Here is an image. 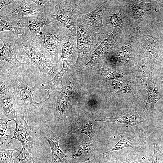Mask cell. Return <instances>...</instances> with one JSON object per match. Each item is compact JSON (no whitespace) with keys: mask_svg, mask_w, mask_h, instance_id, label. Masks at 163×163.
Here are the masks:
<instances>
[{"mask_svg":"<svg viewBox=\"0 0 163 163\" xmlns=\"http://www.w3.org/2000/svg\"><path fill=\"white\" fill-rule=\"evenodd\" d=\"M27 63L21 62L12 69L7 70L11 83V90L15 101L16 113L24 116L27 123H31V117L39 110L50 98L40 102L34 99L33 92L37 88L34 85L30 86L25 81L24 75Z\"/></svg>","mask_w":163,"mask_h":163,"instance_id":"6da1fadb","label":"cell"},{"mask_svg":"<svg viewBox=\"0 0 163 163\" xmlns=\"http://www.w3.org/2000/svg\"><path fill=\"white\" fill-rule=\"evenodd\" d=\"M71 34L60 23L58 25L51 23L42 27L39 34L33 40L48 51L52 62L59 67L62 46Z\"/></svg>","mask_w":163,"mask_h":163,"instance_id":"7a4b0ae2","label":"cell"},{"mask_svg":"<svg viewBox=\"0 0 163 163\" xmlns=\"http://www.w3.org/2000/svg\"><path fill=\"white\" fill-rule=\"evenodd\" d=\"M77 48L78 57L75 65L79 68L90 60L92 54L107 34L101 33L93 27L77 23Z\"/></svg>","mask_w":163,"mask_h":163,"instance_id":"3957f363","label":"cell"},{"mask_svg":"<svg viewBox=\"0 0 163 163\" xmlns=\"http://www.w3.org/2000/svg\"><path fill=\"white\" fill-rule=\"evenodd\" d=\"M22 43L23 51L17 57L24 63L37 67L43 76L48 74L53 78L58 72L59 67L52 62L48 51L33 40L30 43Z\"/></svg>","mask_w":163,"mask_h":163,"instance_id":"277c9868","label":"cell"},{"mask_svg":"<svg viewBox=\"0 0 163 163\" xmlns=\"http://www.w3.org/2000/svg\"><path fill=\"white\" fill-rule=\"evenodd\" d=\"M16 125L13 135L8 140L15 139L20 141L22 148L32 154L39 149L43 145L37 126H30L23 115L16 113L13 120Z\"/></svg>","mask_w":163,"mask_h":163,"instance_id":"5b68a950","label":"cell"},{"mask_svg":"<svg viewBox=\"0 0 163 163\" xmlns=\"http://www.w3.org/2000/svg\"><path fill=\"white\" fill-rule=\"evenodd\" d=\"M0 38L3 43L0 49V72L12 69L20 62L17 56L23 50L20 35L16 36L10 31L0 32Z\"/></svg>","mask_w":163,"mask_h":163,"instance_id":"8992f818","label":"cell"},{"mask_svg":"<svg viewBox=\"0 0 163 163\" xmlns=\"http://www.w3.org/2000/svg\"><path fill=\"white\" fill-rule=\"evenodd\" d=\"M77 36L71 34L64 42L62 48L60 59L63 64L61 69L46 84L44 89L54 90L62 85L64 74L75 66L78 57Z\"/></svg>","mask_w":163,"mask_h":163,"instance_id":"52a82bcc","label":"cell"},{"mask_svg":"<svg viewBox=\"0 0 163 163\" xmlns=\"http://www.w3.org/2000/svg\"><path fill=\"white\" fill-rule=\"evenodd\" d=\"M122 34L120 28L116 27L101 43L94 52L90 60L81 68L91 70L101 64L110 54L116 51L121 44Z\"/></svg>","mask_w":163,"mask_h":163,"instance_id":"ba28073f","label":"cell"},{"mask_svg":"<svg viewBox=\"0 0 163 163\" xmlns=\"http://www.w3.org/2000/svg\"><path fill=\"white\" fill-rule=\"evenodd\" d=\"M52 16L40 14L20 18L18 23L20 25V35L22 39V43L31 42L34 37L39 34L43 27L51 23L58 25L59 22L54 20Z\"/></svg>","mask_w":163,"mask_h":163,"instance_id":"9c48e42d","label":"cell"},{"mask_svg":"<svg viewBox=\"0 0 163 163\" xmlns=\"http://www.w3.org/2000/svg\"><path fill=\"white\" fill-rule=\"evenodd\" d=\"M40 14L47 15L43 8L32 0H14L11 4L2 8L0 11V15L6 16L17 22L23 17Z\"/></svg>","mask_w":163,"mask_h":163,"instance_id":"30bf717a","label":"cell"},{"mask_svg":"<svg viewBox=\"0 0 163 163\" xmlns=\"http://www.w3.org/2000/svg\"><path fill=\"white\" fill-rule=\"evenodd\" d=\"M76 0H62L56 13L52 16L67 28L72 34L76 36L78 17L81 12L78 9Z\"/></svg>","mask_w":163,"mask_h":163,"instance_id":"8fae6325","label":"cell"},{"mask_svg":"<svg viewBox=\"0 0 163 163\" xmlns=\"http://www.w3.org/2000/svg\"><path fill=\"white\" fill-rule=\"evenodd\" d=\"M119 134L121 139L111 151H118L129 147L137 153L144 148L145 144V136L141 129H137L132 127L125 126L120 129Z\"/></svg>","mask_w":163,"mask_h":163,"instance_id":"7c38bea8","label":"cell"},{"mask_svg":"<svg viewBox=\"0 0 163 163\" xmlns=\"http://www.w3.org/2000/svg\"><path fill=\"white\" fill-rule=\"evenodd\" d=\"M62 86L56 96L54 112L53 122L56 125L62 123L66 116L73 89V84L71 82H66Z\"/></svg>","mask_w":163,"mask_h":163,"instance_id":"4fadbf2b","label":"cell"},{"mask_svg":"<svg viewBox=\"0 0 163 163\" xmlns=\"http://www.w3.org/2000/svg\"><path fill=\"white\" fill-rule=\"evenodd\" d=\"M37 127L39 133L46 140L50 146L52 155L51 163H69L66 155L58 144L59 138L66 135V133H55L45 124Z\"/></svg>","mask_w":163,"mask_h":163,"instance_id":"5bb4252c","label":"cell"},{"mask_svg":"<svg viewBox=\"0 0 163 163\" xmlns=\"http://www.w3.org/2000/svg\"><path fill=\"white\" fill-rule=\"evenodd\" d=\"M105 1L103 0L98 6L91 11L86 14L80 15L77 19V23L91 26L101 33L107 34L103 23Z\"/></svg>","mask_w":163,"mask_h":163,"instance_id":"9a60e30c","label":"cell"},{"mask_svg":"<svg viewBox=\"0 0 163 163\" xmlns=\"http://www.w3.org/2000/svg\"><path fill=\"white\" fill-rule=\"evenodd\" d=\"M95 148L93 144L83 141L78 146L64 152L69 163H82L89 160L91 154Z\"/></svg>","mask_w":163,"mask_h":163,"instance_id":"2e32d148","label":"cell"},{"mask_svg":"<svg viewBox=\"0 0 163 163\" xmlns=\"http://www.w3.org/2000/svg\"><path fill=\"white\" fill-rule=\"evenodd\" d=\"M132 104L133 108L130 113H128L125 112L123 113L118 116L97 119L95 121H104L125 124L137 129H141L143 123V119L138 114L136 106L133 102Z\"/></svg>","mask_w":163,"mask_h":163,"instance_id":"e0dca14e","label":"cell"},{"mask_svg":"<svg viewBox=\"0 0 163 163\" xmlns=\"http://www.w3.org/2000/svg\"><path fill=\"white\" fill-rule=\"evenodd\" d=\"M133 50L130 40H127L119 50L109 55L105 59L106 62L113 66H123L131 58Z\"/></svg>","mask_w":163,"mask_h":163,"instance_id":"ac0fdd59","label":"cell"},{"mask_svg":"<svg viewBox=\"0 0 163 163\" xmlns=\"http://www.w3.org/2000/svg\"><path fill=\"white\" fill-rule=\"evenodd\" d=\"M146 90L147 99L141 114L143 116H152L154 113L155 104L163 97V95L158 91L153 78L149 81Z\"/></svg>","mask_w":163,"mask_h":163,"instance_id":"d6986e66","label":"cell"},{"mask_svg":"<svg viewBox=\"0 0 163 163\" xmlns=\"http://www.w3.org/2000/svg\"><path fill=\"white\" fill-rule=\"evenodd\" d=\"M0 107L1 119L11 121L15 118L16 113L15 101L11 89L7 94L0 95Z\"/></svg>","mask_w":163,"mask_h":163,"instance_id":"ffe728a7","label":"cell"},{"mask_svg":"<svg viewBox=\"0 0 163 163\" xmlns=\"http://www.w3.org/2000/svg\"><path fill=\"white\" fill-rule=\"evenodd\" d=\"M95 120L90 118L83 117L72 124L65 132L66 135L76 133H83L93 140L95 138V134L93 126Z\"/></svg>","mask_w":163,"mask_h":163,"instance_id":"44dd1931","label":"cell"},{"mask_svg":"<svg viewBox=\"0 0 163 163\" xmlns=\"http://www.w3.org/2000/svg\"><path fill=\"white\" fill-rule=\"evenodd\" d=\"M159 46L153 30L148 36L142 45L141 50L142 57H148L157 63L160 59Z\"/></svg>","mask_w":163,"mask_h":163,"instance_id":"7402d4cb","label":"cell"},{"mask_svg":"<svg viewBox=\"0 0 163 163\" xmlns=\"http://www.w3.org/2000/svg\"><path fill=\"white\" fill-rule=\"evenodd\" d=\"M136 27H138L139 21L147 11L153 9L157 12L154 3H145L138 0L129 1Z\"/></svg>","mask_w":163,"mask_h":163,"instance_id":"603a6c76","label":"cell"},{"mask_svg":"<svg viewBox=\"0 0 163 163\" xmlns=\"http://www.w3.org/2000/svg\"><path fill=\"white\" fill-rule=\"evenodd\" d=\"M129 82L114 80L108 82V88L112 92L123 96H133L135 94L133 86Z\"/></svg>","mask_w":163,"mask_h":163,"instance_id":"cb8c5ba5","label":"cell"},{"mask_svg":"<svg viewBox=\"0 0 163 163\" xmlns=\"http://www.w3.org/2000/svg\"><path fill=\"white\" fill-rule=\"evenodd\" d=\"M21 30L20 25L18 22L8 17L0 15V32L10 31L18 36Z\"/></svg>","mask_w":163,"mask_h":163,"instance_id":"d4e9b609","label":"cell"},{"mask_svg":"<svg viewBox=\"0 0 163 163\" xmlns=\"http://www.w3.org/2000/svg\"><path fill=\"white\" fill-rule=\"evenodd\" d=\"M13 156L14 163H32L34 160L32 155L22 148L15 149Z\"/></svg>","mask_w":163,"mask_h":163,"instance_id":"484cf974","label":"cell"},{"mask_svg":"<svg viewBox=\"0 0 163 163\" xmlns=\"http://www.w3.org/2000/svg\"><path fill=\"white\" fill-rule=\"evenodd\" d=\"M149 70L146 66L141 65L138 67L136 72V79L139 86L146 88L149 81L152 78L151 77Z\"/></svg>","mask_w":163,"mask_h":163,"instance_id":"4316f807","label":"cell"},{"mask_svg":"<svg viewBox=\"0 0 163 163\" xmlns=\"http://www.w3.org/2000/svg\"><path fill=\"white\" fill-rule=\"evenodd\" d=\"M103 0H78V9L82 14L91 11L102 3Z\"/></svg>","mask_w":163,"mask_h":163,"instance_id":"83f0119b","label":"cell"},{"mask_svg":"<svg viewBox=\"0 0 163 163\" xmlns=\"http://www.w3.org/2000/svg\"><path fill=\"white\" fill-rule=\"evenodd\" d=\"M101 73L104 78L108 81L114 80H127L125 76L119 72L111 69H102Z\"/></svg>","mask_w":163,"mask_h":163,"instance_id":"f1b7e54d","label":"cell"},{"mask_svg":"<svg viewBox=\"0 0 163 163\" xmlns=\"http://www.w3.org/2000/svg\"><path fill=\"white\" fill-rule=\"evenodd\" d=\"M11 88V81L7 71L0 72V95L7 94Z\"/></svg>","mask_w":163,"mask_h":163,"instance_id":"f546056e","label":"cell"},{"mask_svg":"<svg viewBox=\"0 0 163 163\" xmlns=\"http://www.w3.org/2000/svg\"><path fill=\"white\" fill-rule=\"evenodd\" d=\"M15 150L0 148V163H14L13 154Z\"/></svg>","mask_w":163,"mask_h":163,"instance_id":"4dcf8cb0","label":"cell"},{"mask_svg":"<svg viewBox=\"0 0 163 163\" xmlns=\"http://www.w3.org/2000/svg\"><path fill=\"white\" fill-rule=\"evenodd\" d=\"M154 151L152 157L149 159L152 163H163V153L160 151L157 141L153 142Z\"/></svg>","mask_w":163,"mask_h":163,"instance_id":"1f68e13d","label":"cell"},{"mask_svg":"<svg viewBox=\"0 0 163 163\" xmlns=\"http://www.w3.org/2000/svg\"><path fill=\"white\" fill-rule=\"evenodd\" d=\"M107 163H145V162L140 160H137L133 157L128 158L124 160L116 157L112 158Z\"/></svg>","mask_w":163,"mask_h":163,"instance_id":"d6a6232c","label":"cell"},{"mask_svg":"<svg viewBox=\"0 0 163 163\" xmlns=\"http://www.w3.org/2000/svg\"><path fill=\"white\" fill-rule=\"evenodd\" d=\"M14 0H0V10L3 7L11 4Z\"/></svg>","mask_w":163,"mask_h":163,"instance_id":"836d02e7","label":"cell"},{"mask_svg":"<svg viewBox=\"0 0 163 163\" xmlns=\"http://www.w3.org/2000/svg\"><path fill=\"white\" fill-rule=\"evenodd\" d=\"M102 160L100 158L97 157H95L92 160L88 161H86L82 163H102Z\"/></svg>","mask_w":163,"mask_h":163,"instance_id":"e575fe53","label":"cell"},{"mask_svg":"<svg viewBox=\"0 0 163 163\" xmlns=\"http://www.w3.org/2000/svg\"><path fill=\"white\" fill-rule=\"evenodd\" d=\"M158 77L161 86L163 88V71H160L158 74Z\"/></svg>","mask_w":163,"mask_h":163,"instance_id":"d590c367","label":"cell"},{"mask_svg":"<svg viewBox=\"0 0 163 163\" xmlns=\"http://www.w3.org/2000/svg\"><path fill=\"white\" fill-rule=\"evenodd\" d=\"M32 163H37L35 160H34Z\"/></svg>","mask_w":163,"mask_h":163,"instance_id":"8d00e7d4","label":"cell"}]
</instances>
